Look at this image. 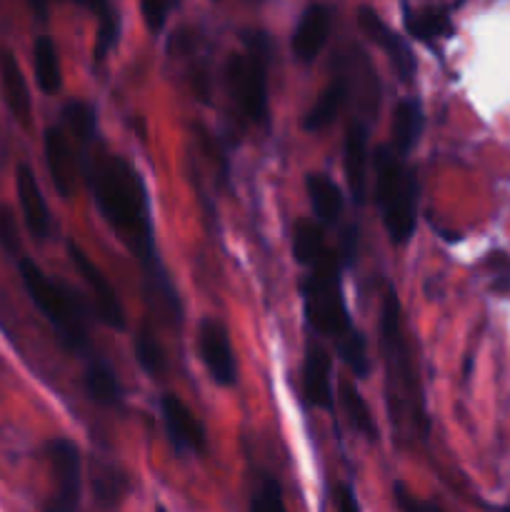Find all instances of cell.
<instances>
[{"label":"cell","mask_w":510,"mask_h":512,"mask_svg":"<svg viewBox=\"0 0 510 512\" xmlns=\"http://www.w3.org/2000/svg\"><path fill=\"white\" fill-rule=\"evenodd\" d=\"M100 215L148 270H158L148 188L138 170L120 155H93L80 163Z\"/></svg>","instance_id":"obj_1"},{"label":"cell","mask_w":510,"mask_h":512,"mask_svg":"<svg viewBox=\"0 0 510 512\" xmlns=\"http://www.w3.org/2000/svg\"><path fill=\"white\" fill-rule=\"evenodd\" d=\"M340 265L343 263L338 258V250L328 248L303 278L300 295L305 300V318L315 333L333 340L340 360L348 365L350 373L355 378H365L370 373L368 348L345 305L343 288H340Z\"/></svg>","instance_id":"obj_2"},{"label":"cell","mask_w":510,"mask_h":512,"mask_svg":"<svg viewBox=\"0 0 510 512\" xmlns=\"http://www.w3.org/2000/svg\"><path fill=\"white\" fill-rule=\"evenodd\" d=\"M400 303L398 293L393 288L385 290L383 303H380V350L385 358V370H388V388H390V408L393 415L408 413L413 425H420L423 435H428V420H425L423 388H420L418 370H415L410 350L405 345L403 323H400Z\"/></svg>","instance_id":"obj_3"},{"label":"cell","mask_w":510,"mask_h":512,"mask_svg":"<svg viewBox=\"0 0 510 512\" xmlns=\"http://www.w3.org/2000/svg\"><path fill=\"white\" fill-rule=\"evenodd\" d=\"M375 205L395 245H405L418 223V180L415 170L390 145H378L373 155Z\"/></svg>","instance_id":"obj_4"},{"label":"cell","mask_w":510,"mask_h":512,"mask_svg":"<svg viewBox=\"0 0 510 512\" xmlns=\"http://www.w3.org/2000/svg\"><path fill=\"white\" fill-rule=\"evenodd\" d=\"M18 270L30 300L45 315L60 343L70 350H83L88 345V318H85V305L78 293H73L60 280L45 275L30 258L20 260Z\"/></svg>","instance_id":"obj_5"},{"label":"cell","mask_w":510,"mask_h":512,"mask_svg":"<svg viewBox=\"0 0 510 512\" xmlns=\"http://www.w3.org/2000/svg\"><path fill=\"white\" fill-rule=\"evenodd\" d=\"M268 40H248L245 53L230 55L228 88L243 115L253 123H265L268 118Z\"/></svg>","instance_id":"obj_6"},{"label":"cell","mask_w":510,"mask_h":512,"mask_svg":"<svg viewBox=\"0 0 510 512\" xmlns=\"http://www.w3.org/2000/svg\"><path fill=\"white\" fill-rule=\"evenodd\" d=\"M48 460L53 470V495L45 512H78L83 493V460L78 445L68 438L50 440Z\"/></svg>","instance_id":"obj_7"},{"label":"cell","mask_w":510,"mask_h":512,"mask_svg":"<svg viewBox=\"0 0 510 512\" xmlns=\"http://www.w3.org/2000/svg\"><path fill=\"white\" fill-rule=\"evenodd\" d=\"M200 360L208 370L210 380L220 388H233L238 383V360H235L233 340L228 328L215 318H203L195 333Z\"/></svg>","instance_id":"obj_8"},{"label":"cell","mask_w":510,"mask_h":512,"mask_svg":"<svg viewBox=\"0 0 510 512\" xmlns=\"http://www.w3.org/2000/svg\"><path fill=\"white\" fill-rule=\"evenodd\" d=\"M68 253H70V260H73L75 270H78L80 278L85 280L88 290L93 293V303H95V313H98V318L103 320L108 328L123 330L125 328L123 305H120L118 293H115V288L110 285V280L105 278L103 270L95 265V260H90L88 255L83 253L80 245L68 243Z\"/></svg>","instance_id":"obj_9"},{"label":"cell","mask_w":510,"mask_h":512,"mask_svg":"<svg viewBox=\"0 0 510 512\" xmlns=\"http://www.w3.org/2000/svg\"><path fill=\"white\" fill-rule=\"evenodd\" d=\"M358 25L360 30L368 35L370 43L378 45V48L388 55L395 73H398L405 83H410L415 75V55L413 50H410V45L405 43V40L400 38V35L395 33L373 8H368V5H360L358 8Z\"/></svg>","instance_id":"obj_10"},{"label":"cell","mask_w":510,"mask_h":512,"mask_svg":"<svg viewBox=\"0 0 510 512\" xmlns=\"http://www.w3.org/2000/svg\"><path fill=\"white\" fill-rule=\"evenodd\" d=\"M160 413H163L165 433L178 453H203L205 450V430L193 410L173 393H165L160 398Z\"/></svg>","instance_id":"obj_11"},{"label":"cell","mask_w":510,"mask_h":512,"mask_svg":"<svg viewBox=\"0 0 510 512\" xmlns=\"http://www.w3.org/2000/svg\"><path fill=\"white\" fill-rule=\"evenodd\" d=\"M15 193H18L20 213H23L25 228L35 240H48L53 235V218L40 190L38 178L28 163H20L15 170Z\"/></svg>","instance_id":"obj_12"},{"label":"cell","mask_w":510,"mask_h":512,"mask_svg":"<svg viewBox=\"0 0 510 512\" xmlns=\"http://www.w3.org/2000/svg\"><path fill=\"white\" fill-rule=\"evenodd\" d=\"M43 153L45 165H48L50 180L63 200H70L75 195V183H78L80 165L75 163L73 148L60 125H50L43 135Z\"/></svg>","instance_id":"obj_13"},{"label":"cell","mask_w":510,"mask_h":512,"mask_svg":"<svg viewBox=\"0 0 510 512\" xmlns=\"http://www.w3.org/2000/svg\"><path fill=\"white\" fill-rule=\"evenodd\" d=\"M333 30V8L325 3H313L300 13L293 30V53L300 63H313L323 53Z\"/></svg>","instance_id":"obj_14"},{"label":"cell","mask_w":510,"mask_h":512,"mask_svg":"<svg viewBox=\"0 0 510 512\" xmlns=\"http://www.w3.org/2000/svg\"><path fill=\"white\" fill-rule=\"evenodd\" d=\"M333 360L320 343H308L303 363V393L313 408H333Z\"/></svg>","instance_id":"obj_15"},{"label":"cell","mask_w":510,"mask_h":512,"mask_svg":"<svg viewBox=\"0 0 510 512\" xmlns=\"http://www.w3.org/2000/svg\"><path fill=\"white\" fill-rule=\"evenodd\" d=\"M0 93H3V100L13 118L20 125H28L33 118V100H30V90L18 58L5 45H0Z\"/></svg>","instance_id":"obj_16"},{"label":"cell","mask_w":510,"mask_h":512,"mask_svg":"<svg viewBox=\"0 0 510 512\" xmlns=\"http://www.w3.org/2000/svg\"><path fill=\"white\" fill-rule=\"evenodd\" d=\"M368 128L360 120H353L345 133V175H348L350 195L355 203L365 200V170H368Z\"/></svg>","instance_id":"obj_17"},{"label":"cell","mask_w":510,"mask_h":512,"mask_svg":"<svg viewBox=\"0 0 510 512\" xmlns=\"http://www.w3.org/2000/svg\"><path fill=\"white\" fill-rule=\"evenodd\" d=\"M450 10L453 8H443V5L408 8L405 10V30L423 45L438 43V40L448 38V35L453 33Z\"/></svg>","instance_id":"obj_18"},{"label":"cell","mask_w":510,"mask_h":512,"mask_svg":"<svg viewBox=\"0 0 510 512\" xmlns=\"http://www.w3.org/2000/svg\"><path fill=\"white\" fill-rule=\"evenodd\" d=\"M425 128V113L418 98L398 100L393 110V145L390 148L405 158L418 145Z\"/></svg>","instance_id":"obj_19"},{"label":"cell","mask_w":510,"mask_h":512,"mask_svg":"<svg viewBox=\"0 0 510 512\" xmlns=\"http://www.w3.org/2000/svg\"><path fill=\"white\" fill-rule=\"evenodd\" d=\"M305 188H308L315 220L320 225L338 223L340 213H343V193L335 185V180L325 173H310L308 180H305Z\"/></svg>","instance_id":"obj_20"},{"label":"cell","mask_w":510,"mask_h":512,"mask_svg":"<svg viewBox=\"0 0 510 512\" xmlns=\"http://www.w3.org/2000/svg\"><path fill=\"white\" fill-rule=\"evenodd\" d=\"M33 68L38 88L45 95H55L63 88V68H60L58 45L50 35H38L33 43Z\"/></svg>","instance_id":"obj_21"},{"label":"cell","mask_w":510,"mask_h":512,"mask_svg":"<svg viewBox=\"0 0 510 512\" xmlns=\"http://www.w3.org/2000/svg\"><path fill=\"white\" fill-rule=\"evenodd\" d=\"M85 390H88L90 400L105 405V408L123 405V385L105 360H90L88 368H85Z\"/></svg>","instance_id":"obj_22"},{"label":"cell","mask_w":510,"mask_h":512,"mask_svg":"<svg viewBox=\"0 0 510 512\" xmlns=\"http://www.w3.org/2000/svg\"><path fill=\"white\" fill-rule=\"evenodd\" d=\"M345 98H348V85H345L343 78L330 80L328 88L318 95V100L313 103V108L305 115L303 125L305 130H325L335 118H338L340 108H343Z\"/></svg>","instance_id":"obj_23"},{"label":"cell","mask_w":510,"mask_h":512,"mask_svg":"<svg viewBox=\"0 0 510 512\" xmlns=\"http://www.w3.org/2000/svg\"><path fill=\"white\" fill-rule=\"evenodd\" d=\"M328 245H325L323 225L318 220L303 218L295 223L293 228V255L300 265L313 268L320 258L325 255Z\"/></svg>","instance_id":"obj_24"},{"label":"cell","mask_w":510,"mask_h":512,"mask_svg":"<svg viewBox=\"0 0 510 512\" xmlns=\"http://www.w3.org/2000/svg\"><path fill=\"white\" fill-rule=\"evenodd\" d=\"M90 480H93V495L103 508H115L123 500L125 490H128V480L120 473L115 465L95 460L93 470H90Z\"/></svg>","instance_id":"obj_25"},{"label":"cell","mask_w":510,"mask_h":512,"mask_svg":"<svg viewBox=\"0 0 510 512\" xmlns=\"http://www.w3.org/2000/svg\"><path fill=\"white\" fill-rule=\"evenodd\" d=\"M63 123L80 145H88L98 133V115L95 108L85 100H68L63 108Z\"/></svg>","instance_id":"obj_26"},{"label":"cell","mask_w":510,"mask_h":512,"mask_svg":"<svg viewBox=\"0 0 510 512\" xmlns=\"http://www.w3.org/2000/svg\"><path fill=\"white\" fill-rule=\"evenodd\" d=\"M340 400H343V410L348 413L350 425L368 440L378 438V425H375L373 415H370L368 403L358 393V388L353 383H348V380L340 383Z\"/></svg>","instance_id":"obj_27"},{"label":"cell","mask_w":510,"mask_h":512,"mask_svg":"<svg viewBox=\"0 0 510 512\" xmlns=\"http://www.w3.org/2000/svg\"><path fill=\"white\" fill-rule=\"evenodd\" d=\"M133 350H135V358H138L140 368H143L150 378H160V375L165 373L168 358H165V350H163V345H160L158 335H155L148 325H143V328L138 330Z\"/></svg>","instance_id":"obj_28"},{"label":"cell","mask_w":510,"mask_h":512,"mask_svg":"<svg viewBox=\"0 0 510 512\" xmlns=\"http://www.w3.org/2000/svg\"><path fill=\"white\" fill-rule=\"evenodd\" d=\"M120 38V13L110 5H98V33H95L93 60L103 63L105 55L118 45Z\"/></svg>","instance_id":"obj_29"},{"label":"cell","mask_w":510,"mask_h":512,"mask_svg":"<svg viewBox=\"0 0 510 512\" xmlns=\"http://www.w3.org/2000/svg\"><path fill=\"white\" fill-rule=\"evenodd\" d=\"M250 512H288L278 478L260 475L258 485L253 488V495H250Z\"/></svg>","instance_id":"obj_30"},{"label":"cell","mask_w":510,"mask_h":512,"mask_svg":"<svg viewBox=\"0 0 510 512\" xmlns=\"http://www.w3.org/2000/svg\"><path fill=\"white\" fill-rule=\"evenodd\" d=\"M393 503L398 512H443L438 503H430V500L418 498V495L410 493L403 483L393 485Z\"/></svg>","instance_id":"obj_31"},{"label":"cell","mask_w":510,"mask_h":512,"mask_svg":"<svg viewBox=\"0 0 510 512\" xmlns=\"http://www.w3.org/2000/svg\"><path fill=\"white\" fill-rule=\"evenodd\" d=\"M0 248L10 255H15L20 250L18 223H15L13 210L3 203H0Z\"/></svg>","instance_id":"obj_32"},{"label":"cell","mask_w":510,"mask_h":512,"mask_svg":"<svg viewBox=\"0 0 510 512\" xmlns=\"http://www.w3.org/2000/svg\"><path fill=\"white\" fill-rule=\"evenodd\" d=\"M143 18H145V25H148L150 33H160L165 25V20H168V13L173 10V5L170 3H143Z\"/></svg>","instance_id":"obj_33"},{"label":"cell","mask_w":510,"mask_h":512,"mask_svg":"<svg viewBox=\"0 0 510 512\" xmlns=\"http://www.w3.org/2000/svg\"><path fill=\"white\" fill-rule=\"evenodd\" d=\"M355 250H358V233L355 228H348L340 238V250H338V258L343 265H350L355 260Z\"/></svg>","instance_id":"obj_34"},{"label":"cell","mask_w":510,"mask_h":512,"mask_svg":"<svg viewBox=\"0 0 510 512\" xmlns=\"http://www.w3.org/2000/svg\"><path fill=\"white\" fill-rule=\"evenodd\" d=\"M335 505H338V512H360V505H358V500H355V493L348 488V485H340L338 488Z\"/></svg>","instance_id":"obj_35"}]
</instances>
